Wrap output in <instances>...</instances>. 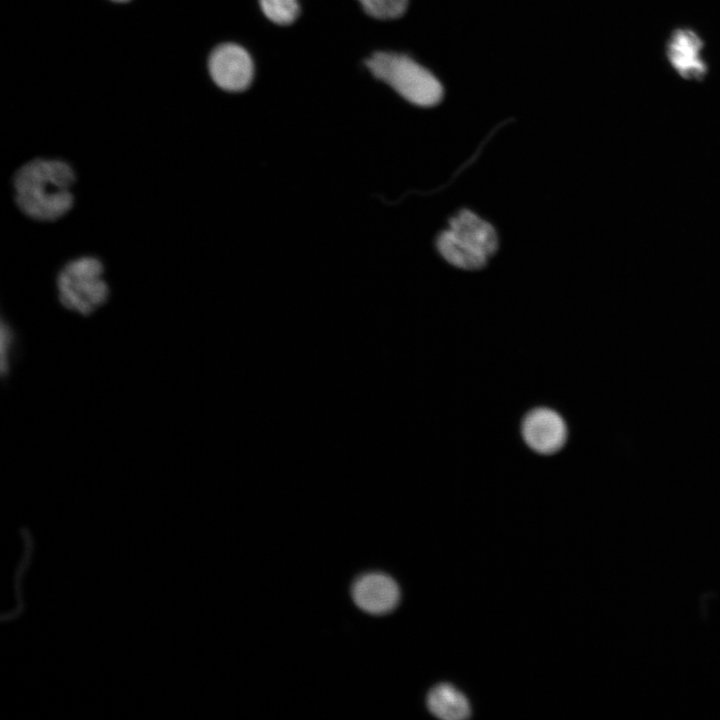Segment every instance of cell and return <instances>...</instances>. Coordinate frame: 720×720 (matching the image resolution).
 Returning <instances> with one entry per match:
<instances>
[{"mask_svg":"<svg viewBox=\"0 0 720 720\" xmlns=\"http://www.w3.org/2000/svg\"><path fill=\"white\" fill-rule=\"evenodd\" d=\"M76 174L64 160L37 158L25 163L14 176L19 209L37 221H55L73 206Z\"/></svg>","mask_w":720,"mask_h":720,"instance_id":"obj_1","label":"cell"},{"mask_svg":"<svg viewBox=\"0 0 720 720\" xmlns=\"http://www.w3.org/2000/svg\"><path fill=\"white\" fill-rule=\"evenodd\" d=\"M372 75L390 85L408 102L432 107L443 98L440 81L412 58L394 52H375L366 60Z\"/></svg>","mask_w":720,"mask_h":720,"instance_id":"obj_2","label":"cell"},{"mask_svg":"<svg viewBox=\"0 0 720 720\" xmlns=\"http://www.w3.org/2000/svg\"><path fill=\"white\" fill-rule=\"evenodd\" d=\"M102 262L83 256L66 263L57 280V296L61 305L81 316H89L102 307L109 297Z\"/></svg>","mask_w":720,"mask_h":720,"instance_id":"obj_3","label":"cell"},{"mask_svg":"<svg viewBox=\"0 0 720 720\" xmlns=\"http://www.w3.org/2000/svg\"><path fill=\"white\" fill-rule=\"evenodd\" d=\"M208 65L213 81L226 91H243L253 79V61L249 53L233 43L216 47Z\"/></svg>","mask_w":720,"mask_h":720,"instance_id":"obj_4","label":"cell"},{"mask_svg":"<svg viewBox=\"0 0 720 720\" xmlns=\"http://www.w3.org/2000/svg\"><path fill=\"white\" fill-rule=\"evenodd\" d=\"M521 431L529 448L543 455L557 452L567 439L566 423L550 408L531 410L522 421Z\"/></svg>","mask_w":720,"mask_h":720,"instance_id":"obj_5","label":"cell"},{"mask_svg":"<svg viewBox=\"0 0 720 720\" xmlns=\"http://www.w3.org/2000/svg\"><path fill=\"white\" fill-rule=\"evenodd\" d=\"M351 595L355 605L372 615L391 612L400 601V588L387 574L369 572L359 576L353 583Z\"/></svg>","mask_w":720,"mask_h":720,"instance_id":"obj_6","label":"cell"},{"mask_svg":"<svg viewBox=\"0 0 720 720\" xmlns=\"http://www.w3.org/2000/svg\"><path fill=\"white\" fill-rule=\"evenodd\" d=\"M702 38L690 28L674 30L666 43V56L672 68L684 79L702 80L708 66L702 52Z\"/></svg>","mask_w":720,"mask_h":720,"instance_id":"obj_7","label":"cell"},{"mask_svg":"<svg viewBox=\"0 0 720 720\" xmlns=\"http://www.w3.org/2000/svg\"><path fill=\"white\" fill-rule=\"evenodd\" d=\"M449 229L468 247L490 258L498 248L494 227L469 210H461L449 221Z\"/></svg>","mask_w":720,"mask_h":720,"instance_id":"obj_8","label":"cell"},{"mask_svg":"<svg viewBox=\"0 0 720 720\" xmlns=\"http://www.w3.org/2000/svg\"><path fill=\"white\" fill-rule=\"evenodd\" d=\"M426 703L430 713L443 720H463L471 713L465 695L448 683L434 686L427 695Z\"/></svg>","mask_w":720,"mask_h":720,"instance_id":"obj_9","label":"cell"},{"mask_svg":"<svg viewBox=\"0 0 720 720\" xmlns=\"http://www.w3.org/2000/svg\"><path fill=\"white\" fill-rule=\"evenodd\" d=\"M436 246L441 256L449 264L464 270L481 269L489 259L464 244L450 229L439 234Z\"/></svg>","mask_w":720,"mask_h":720,"instance_id":"obj_10","label":"cell"},{"mask_svg":"<svg viewBox=\"0 0 720 720\" xmlns=\"http://www.w3.org/2000/svg\"><path fill=\"white\" fill-rule=\"evenodd\" d=\"M264 15L278 25H289L299 15L298 0H259Z\"/></svg>","mask_w":720,"mask_h":720,"instance_id":"obj_11","label":"cell"},{"mask_svg":"<svg viewBox=\"0 0 720 720\" xmlns=\"http://www.w3.org/2000/svg\"><path fill=\"white\" fill-rule=\"evenodd\" d=\"M364 11L381 20L395 19L404 14L408 0H358Z\"/></svg>","mask_w":720,"mask_h":720,"instance_id":"obj_12","label":"cell"},{"mask_svg":"<svg viewBox=\"0 0 720 720\" xmlns=\"http://www.w3.org/2000/svg\"><path fill=\"white\" fill-rule=\"evenodd\" d=\"M16 334L9 323L2 320L0 329V370L2 377L10 374L17 353Z\"/></svg>","mask_w":720,"mask_h":720,"instance_id":"obj_13","label":"cell"},{"mask_svg":"<svg viewBox=\"0 0 720 720\" xmlns=\"http://www.w3.org/2000/svg\"><path fill=\"white\" fill-rule=\"evenodd\" d=\"M114 1H119V2H122V1H127V0H114Z\"/></svg>","mask_w":720,"mask_h":720,"instance_id":"obj_14","label":"cell"}]
</instances>
